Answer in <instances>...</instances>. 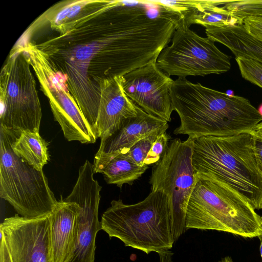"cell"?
<instances>
[{
    "instance_id": "obj_1",
    "label": "cell",
    "mask_w": 262,
    "mask_h": 262,
    "mask_svg": "<svg viewBox=\"0 0 262 262\" xmlns=\"http://www.w3.org/2000/svg\"><path fill=\"white\" fill-rule=\"evenodd\" d=\"M35 44L67 75L70 91L94 136L100 83L155 61L160 50L154 19L133 1H114L96 17Z\"/></svg>"
},
{
    "instance_id": "obj_2",
    "label": "cell",
    "mask_w": 262,
    "mask_h": 262,
    "mask_svg": "<svg viewBox=\"0 0 262 262\" xmlns=\"http://www.w3.org/2000/svg\"><path fill=\"white\" fill-rule=\"evenodd\" d=\"M170 96L180 124L175 135L195 139L226 137L252 132L262 115L247 98L193 83L186 78L173 81Z\"/></svg>"
},
{
    "instance_id": "obj_3",
    "label": "cell",
    "mask_w": 262,
    "mask_h": 262,
    "mask_svg": "<svg viewBox=\"0 0 262 262\" xmlns=\"http://www.w3.org/2000/svg\"><path fill=\"white\" fill-rule=\"evenodd\" d=\"M192 165L197 177L222 182L262 209V167L251 132L193 139Z\"/></svg>"
},
{
    "instance_id": "obj_4",
    "label": "cell",
    "mask_w": 262,
    "mask_h": 262,
    "mask_svg": "<svg viewBox=\"0 0 262 262\" xmlns=\"http://www.w3.org/2000/svg\"><path fill=\"white\" fill-rule=\"evenodd\" d=\"M100 224L110 237L146 254L168 251L175 242L168 198L162 191H151L143 201L131 205L112 201Z\"/></svg>"
},
{
    "instance_id": "obj_5",
    "label": "cell",
    "mask_w": 262,
    "mask_h": 262,
    "mask_svg": "<svg viewBox=\"0 0 262 262\" xmlns=\"http://www.w3.org/2000/svg\"><path fill=\"white\" fill-rule=\"evenodd\" d=\"M228 185L196 176L186 212V229L212 230L244 237L262 234V217Z\"/></svg>"
},
{
    "instance_id": "obj_6",
    "label": "cell",
    "mask_w": 262,
    "mask_h": 262,
    "mask_svg": "<svg viewBox=\"0 0 262 262\" xmlns=\"http://www.w3.org/2000/svg\"><path fill=\"white\" fill-rule=\"evenodd\" d=\"M19 135L1 126L0 196L23 217L49 215L58 201L43 171L14 152L12 144Z\"/></svg>"
},
{
    "instance_id": "obj_7",
    "label": "cell",
    "mask_w": 262,
    "mask_h": 262,
    "mask_svg": "<svg viewBox=\"0 0 262 262\" xmlns=\"http://www.w3.org/2000/svg\"><path fill=\"white\" fill-rule=\"evenodd\" d=\"M11 50L21 51L33 68L54 119L68 141L94 143L96 138L70 91L67 75L33 42Z\"/></svg>"
},
{
    "instance_id": "obj_8",
    "label": "cell",
    "mask_w": 262,
    "mask_h": 262,
    "mask_svg": "<svg viewBox=\"0 0 262 262\" xmlns=\"http://www.w3.org/2000/svg\"><path fill=\"white\" fill-rule=\"evenodd\" d=\"M30 67L21 51H10L0 74L1 126L18 134L39 133L42 117Z\"/></svg>"
},
{
    "instance_id": "obj_9",
    "label": "cell",
    "mask_w": 262,
    "mask_h": 262,
    "mask_svg": "<svg viewBox=\"0 0 262 262\" xmlns=\"http://www.w3.org/2000/svg\"><path fill=\"white\" fill-rule=\"evenodd\" d=\"M193 139L171 141L167 150L153 167L149 183L151 191L164 192L168 196L172 233L175 241L186 230L187 204L196 182L192 165Z\"/></svg>"
},
{
    "instance_id": "obj_10",
    "label": "cell",
    "mask_w": 262,
    "mask_h": 262,
    "mask_svg": "<svg viewBox=\"0 0 262 262\" xmlns=\"http://www.w3.org/2000/svg\"><path fill=\"white\" fill-rule=\"evenodd\" d=\"M171 41L156 61L158 68L169 76H205L223 74L231 68L230 56L220 51L214 41L182 24L176 28Z\"/></svg>"
},
{
    "instance_id": "obj_11",
    "label": "cell",
    "mask_w": 262,
    "mask_h": 262,
    "mask_svg": "<svg viewBox=\"0 0 262 262\" xmlns=\"http://www.w3.org/2000/svg\"><path fill=\"white\" fill-rule=\"evenodd\" d=\"M93 165L88 160L79 169L77 180L71 193L63 200L79 207L78 236L71 262H95L96 238L101 230L98 208L101 186L94 178Z\"/></svg>"
},
{
    "instance_id": "obj_12",
    "label": "cell",
    "mask_w": 262,
    "mask_h": 262,
    "mask_svg": "<svg viewBox=\"0 0 262 262\" xmlns=\"http://www.w3.org/2000/svg\"><path fill=\"white\" fill-rule=\"evenodd\" d=\"M11 262H52L49 215L28 219L18 214L0 226Z\"/></svg>"
},
{
    "instance_id": "obj_13",
    "label": "cell",
    "mask_w": 262,
    "mask_h": 262,
    "mask_svg": "<svg viewBox=\"0 0 262 262\" xmlns=\"http://www.w3.org/2000/svg\"><path fill=\"white\" fill-rule=\"evenodd\" d=\"M126 95L147 113L170 122L173 111L170 90L173 81L152 62L121 76Z\"/></svg>"
},
{
    "instance_id": "obj_14",
    "label": "cell",
    "mask_w": 262,
    "mask_h": 262,
    "mask_svg": "<svg viewBox=\"0 0 262 262\" xmlns=\"http://www.w3.org/2000/svg\"><path fill=\"white\" fill-rule=\"evenodd\" d=\"M114 1L67 0L60 1L37 17L24 32L15 47L29 42L33 35L43 27L63 35L71 30L96 17L113 5Z\"/></svg>"
},
{
    "instance_id": "obj_15",
    "label": "cell",
    "mask_w": 262,
    "mask_h": 262,
    "mask_svg": "<svg viewBox=\"0 0 262 262\" xmlns=\"http://www.w3.org/2000/svg\"><path fill=\"white\" fill-rule=\"evenodd\" d=\"M100 100L96 123V138L105 139L118 130L128 119L138 115L137 105L126 95L121 77L100 83Z\"/></svg>"
},
{
    "instance_id": "obj_16",
    "label": "cell",
    "mask_w": 262,
    "mask_h": 262,
    "mask_svg": "<svg viewBox=\"0 0 262 262\" xmlns=\"http://www.w3.org/2000/svg\"><path fill=\"white\" fill-rule=\"evenodd\" d=\"M79 209L76 203L61 200L49 215L52 262L72 260L78 240Z\"/></svg>"
},
{
    "instance_id": "obj_17",
    "label": "cell",
    "mask_w": 262,
    "mask_h": 262,
    "mask_svg": "<svg viewBox=\"0 0 262 262\" xmlns=\"http://www.w3.org/2000/svg\"><path fill=\"white\" fill-rule=\"evenodd\" d=\"M138 115L126 120L107 138L101 140L98 151L106 154H125L139 140L151 134L168 128V122L149 114L137 105Z\"/></svg>"
},
{
    "instance_id": "obj_18",
    "label": "cell",
    "mask_w": 262,
    "mask_h": 262,
    "mask_svg": "<svg viewBox=\"0 0 262 262\" xmlns=\"http://www.w3.org/2000/svg\"><path fill=\"white\" fill-rule=\"evenodd\" d=\"M219 0H178L176 7L182 18V24L189 27L198 24L227 27L243 24L244 19L234 16Z\"/></svg>"
},
{
    "instance_id": "obj_19",
    "label": "cell",
    "mask_w": 262,
    "mask_h": 262,
    "mask_svg": "<svg viewBox=\"0 0 262 262\" xmlns=\"http://www.w3.org/2000/svg\"><path fill=\"white\" fill-rule=\"evenodd\" d=\"M93 168L95 173H102L107 184L121 188L133 183L145 172L148 165L140 166L125 154H106L97 151Z\"/></svg>"
},
{
    "instance_id": "obj_20",
    "label": "cell",
    "mask_w": 262,
    "mask_h": 262,
    "mask_svg": "<svg viewBox=\"0 0 262 262\" xmlns=\"http://www.w3.org/2000/svg\"><path fill=\"white\" fill-rule=\"evenodd\" d=\"M14 152L38 170H42L49 156L47 144L39 133L23 131L14 139Z\"/></svg>"
},
{
    "instance_id": "obj_21",
    "label": "cell",
    "mask_w": 262,
    "mask_h": 262,
    "mask_svg": "<svg viewBox=\"0 0 262 262\" xmlns=\"http://www.w3.org/2000/svg\"><path fill=\"white\" fill-rule=\"evenodd\" d=\"M222 5L243 19L249 17H262V0L223 1Z\"/></svg>"
},
{
    "instance_id": "obj_22",
    "label": "cell",
    "mask_w": 262,
    "mask_h": 262,
    "mask_svg": "<svg viewBox=\"0 0 262 262\" xmlns=\"http://www.w3.org/2000/svg\"><path fill=\"white\" fill-rule=\"evenodd\" d=\"M235 59L242 77L262 89V62L239 57Z\"/></svg>"
},
{
    "instance_id": "obj_23",
    "label": "cell",
    "mask_w": 262,
    "mask_h": 262,
    "mask_svg": "<svg viewBox=\"0 0 262 262\" xmlns=\"http://www.w3.org/2000/svg\"><path fill=\"white\" fill-rule=\"evenodd\" d=\"M165 132L164 130H159L139 140L125 154L138 165H145V159L157 137Z\"/></svg>"
},
{
    "instance_id": "obj_24",
    "label": "cell",
    "mask_w": 262,
    "mask_h": 262,
    "mask_svg": "<svg viewBox=\"0 0 262 262\" xmlns=\"http://www.w3.org/2000/svg\"><path fill=\"white\" fill-rule=\"evenodd\" d=\"M170 136L166 132L159 134L153 143L145 160L147 165L158 162L168 147Z\"/></svg>"
},
{
    "instance_id": "obj_25",
    "label": "cell",
    "mask_w": 262,
    "mask_h": 262,
    "mask_svg": "<svg viewBox=\"0 0 262 262\" xmlns=\"http://www.w3.org/2000/svg\"><path fill=\"white\" fill-rule=\"evenodd\" d=\"M243 24L249 34L262 41V17H247Z\"/></svg>"
},
{
    "instance_id": "obj_26",
    "label": "cell",
    "mask_w": 262,
    "mask_h": 262,
    "mask_svg": "<svg viewBox=\"0 0 262 262\" xmlns=\"http://www.w3.org/2000/svg\"><path fill=\"white\" fill-rule=\"evenodd\" d=\"M0 262H11L6 243L3 236H1Z\"/></svg>"
},
{
    "instance_id": "obj_27",
    "label": "cell",
    "mask_w": 262,
    "mask_h": 262,
    "mask_svg": "<svg viewBox=\"0 0 262 262\" xmlns=\"http://www.w3.org/2000/svg\"><path fill=\"white\" fill-rule=\"evenodd\" d=\"M255 149L259 163L262 167V138L257 136H255Z\"/></svg>"
},
{
    "instance_id": "obj_28",
    "label": "cell",
    "mask_w": 262,
    "mask_h": 262,
    "mask_svg": "<svg viewBox=\"0 0 262 262\" xmlns=\"http://www.w3.org/2000/svg\"><path fill=\"white\" fill-rule=\"evenodd\" d=\"M251 132L255 136L262 138V122L259 123Z\"/></svg>"
},
{
    "instance_id": "obj_29",
    "label": "cell",
    "mask_w": 262,
    "mask_h": 262,
    "mask_svg": "<svg viewBox=\"0 0 262 262\" xmlns=\"http://www.w3.org/2000/svg\"><path fill=\"white\" fill-rule=\"evenodd\" d=\"M219 262H233L232 258L229 256H226Z\"/></svg>"
},
{
    "instance_id": "obj_30",
    "label": "cell",
    "mask_w": 262,
    "mask_h": 262,
    "mask_svg": "<svg viewBox=\"0 0 262 262\" xmlns=\"http://www.w3.org/2000/svg\"><path fill=\"white\" fill-rule=\"evenodd\" d=\"M258 237L260 239V256L262 260V234L258 236Z\"/></svg>"
},
{
    "instance_id": "obj_31",
    "label": "cell",
    "mask_w": 262,
    "mask_h": 262,
    "mask_svg": "<svg viewBox=\"0 0 262 262\" xmlns=\"http://www.w3.org/2000/svg\"><path fill=\"white\" fill-rule=\"evenodd\" d=\"M261 217H262V216H261Z\"/></svg>"
}]
</instances>
